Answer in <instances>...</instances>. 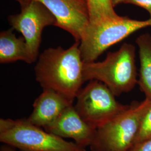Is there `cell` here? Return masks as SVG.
<instances>
[{
	"mask_svg": "<svg viewBox=\"0 0 151 151\" xmlns=\"http://www.w3.org/2000/svg\"><path fill=\"white\" fill-rule=\"evenodd\" d=\"M73 103L57 92L43 89L42 93L35 99L32 113L27 119L31 123L45 129Z\"/></svg>",
	"mask_w": 151,
	"mask_h": 151,
	"instance_id": "10",
	"label": "cell"
},
{
	"mask_svg": "<svg viewBox=\"0 0 151 151\" xmlns=\"http://www.w3.org/2000/svg\"><path fill=\"white\" fill-rule=\"evenodd\" d=\"M151 138V100L148 104L140 120L134 145Z\"/></svg>",
	"mask_w": 151,
	"mask_h": 151,
	"instance_id": "14",
	"label": "cell"
},
{
	"mask_svg": "<svg viewBox=\"0 0 151 151\" xmlns=\"http://www.w3.org/2000/svg\"><path fill=\"white\" fill-rule=\"evenodd\" d=\"M135 52L134 45L124 43L117 51L108 53L102 62H84V81H100L115 96L129 92L138 82Z\"/></svg>",
	"mask_w": 151,
	"mask_h": 151,
	"instance_id": "2",
	"label": "cell"
},
{
	"mask_svg": "<svg viewBox=\"0 0 151 151\" xmlns=\"http://www.w3.org/2000/svg\"><path fill=\"white\" fill-rule=\"evenodd\" d=\"M136 43L139 48L140 70L138 82L146 98L151 100V35L145 33L139 36Z\"/></svg>",
	"mask_w": 151,
	"mask_h": 151,
	"instance_id": "12",
	"label": "cell"
},
{
	"mask_svg": "<svg viewBox=\"0 0 151 151\" xmlns=\"http://www.w3.org/2000/svg\"><path fill=\"white\" fill-rule=\"evenodd\" d=\"M150 99L132 103L123 111L98 127L92 151H129L134 145L140 120Z\"/></svg>",
	"mask_w": 151,
	"mask_h": 151,
	"instance_id": "4",
	"label": "cell"
},
{
	"mask_svg": "<svg viewBox=\"0 0 151 151\" xmlns=\"http://www.w3.org/2000/svg\"><path fill=\"white\" fill-rule=\"evenodd\" d=\"M44 129L63 139L71 138L83 148L91 145L96 130L81 118L73 104L66 108L53 123Z\"/></svg>",
	"mask_w": 151,
	"mask_h": 151,
	"instance_id": "9",
	"label": "cell"
},
{
	"mask_svg": "<svg viewBox=\"0 0 151 151\" xmlns=\"http://www.w3.org/2000/svg\"><path fill=\"white\" fill-rule=\"evenodd\" d=\"M83 63L78 42L66 49L49 48L38 57L36 80L43 89L57 92L73 102L85 82Z\"/></svg>",
	"mask_w": 151,
	"mask_h": 151,
	"instance_id": "1",
	"label": "cell"
},
{
	"mask_svg": "<svg viewBox=\"0 0 151 151\" xmlns=\"http://www.w3.org/2000/svg\"><path fill=\"white\" fill-rule=\"evenodd\" d=\"M148 27H151V18L142 21L126 16H119L97 24H89L80 42L83 62H95L112 45L136 31Z\"/></svg>",
	"mask_w": 151,
	"mask_h": 151,
	"instance_id": "5",
	"label": "cell"
},
{
	"mask_svg": "<svg viewBox=\"0 0 151 151\" xmlns=\"http://www.w3.org/2000/svg\"><path fill=\"white\" fill-rule=\"evenodd\" d=\"M90 24H97L119 17L111 0H86Z\"/></svg>",
	"mask_w": 151,
	"mask_h": 151,
	"instance_id": "13",
	"label": "cell"
},
{
	"mask_svg": "<svg viewBox=\"0 0 151 151\" xmlns=\"http://www.w3.org/2000/svg\"><path fill=\"white\" fill-rule=\"evenodd\" d=\"M1 151H15L14 149L11 148V147H7V146H4L1 148Z\"/></svg>",
	"mask_w": 151,
	"mask_h": 151,
	"instance_id": "18",
	"label": "cell"
},
{
	"mask_svg": "<svg viewBox=\"0 0 151 151\" xmlns=\"http://www.w3.org/2000/svg\"><path fill=\"white\" fill-rule=\"evenodd\" d=\"M115 96L103 82L91 80L77 93L74 106L82 119L97 129L128 107Z\"/></svg>",
	"mask_w": 151,
	"mask_h": 151,
	"instance_id": "6",
	"label": "cell"
},
{
	"mask_svg": "<svg viewBox=\"0 0 151 151\" xmlns=\"http://www.w3.org/2000/svg\"><path fill=\"white\" fill-rule=\"evenodd\" d=\"M129 151H151V138L134 145Z\"/></svg>",
	"mask_w": 151,
	"mask_h": 151,
	"instance_id": "16",
	"label": "cell"
},
{
	"mask_svg": "<svg viewBox=\"0 0 151 151\" xmlns=\"http://www.w3.org/2000/svg\"><path fill=\"white\" fill-rule=\"evenodd\" d=\"M125 0H111L112 5L115 7V6L118 5L120 4H124Z\"/></svg>",
	"mask_w": 151,
	"mask_h": 151,
	"instance_id": "17",
	"label": "cell"
},
{
	"mask_svg": "<svg viewBox=\"0 0 151 151\" xmlns=\"http://www.w3.org/2000/svg\"><path fill=\"white\" fill-rule=\"evenodd\" d=\"M20 6L35 1L43 4L56 19L55 27L70 34L80 42L90 24L86 0H16Z\"/></svg>",
	"mask_w": 151,
	"mask_h": 151,
	"instance_id": "8",
	"label": "cell"
},
{
	"mask_svg": "<svg viewBox=\"0 0 151 151\" xmlns=\"http://www.w3.org/2000/svg\"><path fill=\"white\" fill-rule=\"evenodd\" d=\"M21 12L9 16L12 28L21 32L27 44L30 64L38 59L44 29L55 26L57 20L52 13L42 3L32 1L21 6Z\"/></svg>",
	"mask_w": 151,
	"mask_h": 151,
	"instance_id": "7",
	"label": "cell"
},
{
	"mask_svg": "<svg viewBox=\"0 0 151 151\" xmlns=\"http://www.w3.org/2000/svg\"><path fill=\"white\" fill-rule=\"evenodd\" d=\"M124 4H130L145 9L148 12L151 18V0H125Z\"/></svg>",
	"mask_w": 151,
	"mask_h": 151,
	"instance_id": "15",
	"label": "cell"
},
{
	"mask_svg": "<svg viewBox=\"0 0 151 151\" xmlns=\"http://www.w3.org/2000/svg\"><path fill=\"white\" fill-rule=\"evenodd\" d=\"M0 141L21 151H86L76 143L65 141L27 119H0Z\"/></svg>",
	"mask_w": 151,
	"mask_h": 151,
	"instance_id": "3",
	"label": "cell"
},
{
	"mask_svg": "<svg viewBox=\"0 0 151 151\" xmlns=\"http://www.w3.org/2000/svg\"><path fill=\"white\" fill-rule=\"evenodd\" d=\"M13 28L0 33V63L22 60L30 64L27 44L24 37L17 38Z\"/></svg>",
	"mask_w": 151,
	"mask_h": 151,
	"instance_id": "11",
	"label": "cell"
}]
</instances>
